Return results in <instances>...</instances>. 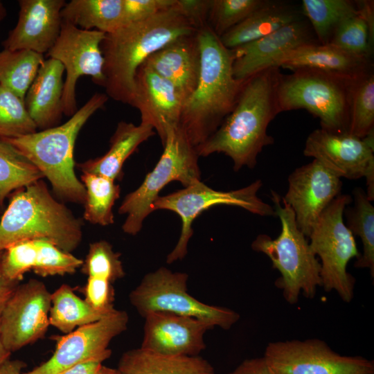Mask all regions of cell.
Wrapping results in <instances>:
<instances>
[{
	"label": "cell",
	"mask_w": 374,
	"mask_h": 374,
	"mask_svg": "<svg viewBox=\"0 0 374 374\" xmlns=\"http://www.w3.org/2000/svg\"><path fill=\"white\" fill-rule=\"evenodd\" d=\"M281 73L278 67L265 69L247 79L231 113L218 129L196 148L206 157L224 153L233 161V170L253 168L264 147L274 143L267 134L269 123L280 111L277 88Z\"/></svg>",
	"instance_id": "6da1fadb"
},
{
	"label": "cell",
	"mask_w": 374,
	"mask_h": 374,
	"mask_svg": "<svg viewBox=\"0 0 374 374\" xmlns=\"http://www.w3.org/2000/svg\"><path fill=\"white\" fill-rule=\"evenodd\" d=\"M197 31L174 5L150 18L105 34L100 48L107 96L133 107L139 66L168 43Z\"/></svg>",
	"instance_id": "7a4b0ae2"
},
{
	"label": "cell",
	"mask_w": 374,
	"mask_h": 374,
	"mask_svg": "<svg viewBox=\"0 0 374 374\" xmlns=\"http://www.w3.org/2000/svg\"><path fill=\"white\" fill-rule=\"evenodd\" d=\"M200 71L197 86L185 102L179 127L195 148L206 142L231 113L244 81L233 73L234 54L207 26L197 31Z\"/></svg>",
	"instance_id": "3957f363"
},
{
	"label": "cell",
	"mask_w": 374,
	"mask_h": 374,
	"mask_svg": "<svg viewBox=\"0 0 374 374\" xmlns=\"http://www.w3.org/2000/svg\"><path fill=\"white\" fill-rule=\"evenodd\" d=\"M106 93H94L62 125L17 138H1L13 145L46 177L63 199L84 204L86 190L74 172L73 151L79 132L108 100Z\"/></svg>",
	"instance_id": "277c9868"
},
{
	"label": "cell",
	"mask_w": 374,
	"mask_h": 374,
	"mask_svg": "<svg viewBox=\"0 0 374 374\" xmlns=\"http://www.w3.org/2000/svg\"><path fill=\"white\" fill-rule=\"evenodd\" d=\"M82 226L40 179L12 195L0 220V252L19 241L46 240L71 253L81 242Z\"/></svg>",
	"instance_id": "5b68a950"
},
{
	"label": "cell",
	"mask_w": 374,
	"mask_h": 374,
	"mask_svg": "<svg viewBox=\"0 0 374 374\" xmlns=\"http://www.w3.org/2000/svg\"><path fill=\"white\" fill-rule=\"evenodd\" d=\"M274 211L281 223L279 235L272 239L260 234L251 243V248L265 254L278 269L280 277L276 285L283 292L285 301L296 304L302 293L313 299L318 287H321V264L312 250L308 238L299 229L291 207L275 191H271Z\"/></svg>",
	"instance_id": "8992f818"
},
{
	"label": "cell",
	"mask_w": 374,
	"mask_h": 374,
	"mask_svg": "<svg viewBox=\"0 0 374 374\" xmlns=\"http://www.w3.org/2000/svg\"><path fill=\"white\" fill-rule=\"evenodd\" d=\"M359 78L310 69L281 74L277 88L280 113L304 109L319 118L321 128L348 133L352 91Z\"/></svg>",
	"instance_id": "52a82bcc"
},
{
	"label": "cell",
	"mask_w": 374,
	"mask_h": 374,
	"mask_svg": "<svg viewBox=\"0 0 374 374\" xmlns=\"http://www.w3.org/2000/svg\"><path fill=\"white\" fill-rule=\"evenodd\" d=\"M163 145L155 167L137 189L125 196L118 208L120 214L127 215L122 226L125 233L134 235L141 231L159 192L168 184L179 181L186 188L200 181L199 155L179 126L168 131Z\"/></svg>",
	"instance_id": "ba28073f"
},
{
	"label": "cell",
	"mask_w": 374,
	"mask_h": 374,
	"mask_svg": "<svg viewBox=\"0 0 374 374\" xmlns=\"http://www.w3.org/2000/svg\"><path fill=\"white\" fill-rule=\"evenodd\" d=\"M188 275L161 267L144 276L130 293L132 306L143 318L154 312L193 317L223 330L230 329L240 314L229 308L208 305L188 292Z\"/></svg>",
	"instance_id": "9c48e42d"
},
{
	"label": "cell",
	"mask_w": 374,
	"mask_h": 374,
	"mask_svg": "<svg viewBox=\"0 0 374 374\" xmlns=\"http://www.w3.org/2000/svg\"><path fill=\"white\" fill-rule=\"evenodd\" d=\"M352 201L350 195H338L321 213L308 238L312 250L321 260V287L327 292L335 291L346 303L353 298L355 283L347 265L360 256L343 219L344 209Z\"/></svg>",
	"instance_id": "30bf717a"
},
{
	"label": "cell",
	"mask_w": 374,
	"mask_h": 374,
	"mask_svg": "<svg viewBox=\"0 0 374 374\" xmlns=\"http://www.w3.org/2000/svg\"><path fill=\"white\" fill-rule=\"evenodd\" d=\"M262 185L261 180H256L246 187L225 192L213 190L199 181L167 195L159 196L153 203V211L169 210L176 213L181 220L179 238L168 255L166 262L171 264L185 258L193 234V222L203 211L213 206H235L260 216H275L274 208L258 196Z\"/></svg>",
	"instance_id": "8fae6325"
},
{
	"label": "cell",
	"mask_w": 374,
	"mask_h": 374,
	"mask_svg": "<svg viewBox=\"0 0 374 374\" xmlns=\"http://www.w3.org/2000/svg\"><path fill=\"white\" fill-rule=\"evenodd\" d=\"M272 374H374V362L341 355L323 341L270 342L263 356Z\"/></svg>",
	"instance_id": "7c38bea8"
},
{
	"label": "cell",
	"mask_w": 374,
	"mask_h": 374,
	"mask_svg": "<svg viewBox=\"0 0 374 374\" xmlns=\"http://www.w3.org/2000/svg\"><path fill=\"white\" fill-rule=\"evenodd\" d=\"M105 37V33L81 29L62 21L60 35L47 54L59 61L66 71L62 94L64 115L71 117L78 109L75 87L80 77L90 76L95 84L104 86V58L100 44Z\"/></svg>",
	"instance_id": "4fadbf2b"
},
{
	"label": "cell",
	"mask_w": 374,
	"mask_h": 374,
	"mask_svg": "<svg viewBox=\"0 0 374 374\" xmlns=\"http://www.w3.org/2000/svg\"><path fill=\"white\" fill-rule=\"evenodd\" d=\"M303 154L319 161L338 177H365L366 196L374 199V132L364 138L316 129L307 137Z\"/></svg>",
	"instance_id": "5bb4252c"
},
{
	"label": "cell",
	"mask_w": 374,
	"mask_h": 374,
	"mask_svg": "<svg viewBox=\"0 0 374 374\" xmlns=\"http://www.w3.org/2000/svg\"><path fill=\"white\" fill-rule=\"evenodd\" d=\"M128 314L114 310L110 314L91 323L78 327L63 336L54 337L56 341L53 355L45 362L26 374H60L83 362L100 358L106 360L112 351L111 341L127 327Z\"/></svg>",
	"instance_id": "9a60e30c"
},
{
	"label": "cell",
	"mask_w": 374,
	"mask_h": 374,
	"mask_svg": "<svg viewBox=\"0 0 374 374\" xmlns=\"http://www.w3.org/2000/svg\"><path fill=\"white\" fill-rule=\"evenodd\" d=\"M51 293L38 280L18 285L0 317V334L6 348L18 350L42 338L49 323Z\"/></svg>",
	"instance_id": "2e32d148"
},
{
	"label": "cell",
	"mask_w": 374,
	"mask_h": 374,
	"mask_svg": "<svg viewBox=\"0 0 374 374\" xmlns=\"http://www.w3.org/2000/svg\"><path fill=\"white\" fill-rule=\"evenodd\" d=\"M341 186V178L316 159L289 175L283 199L294 211L299 229L308 238L321 213L340 195Z\"/></svg>",
	"instance_id": "e0dca14e"
},
{
	"label": "cell",
	"mask_w": 374,
	"mask_h": 374,
	"mask_svg": "<svg viewBox=\"0 0 374 374\" xmlns=\"http://www.w3.org/2000/svg\"><path fill=\"white\" fill-rule=\"evenodd\" d=\"M142 349L166 355L198 356L206 348L204 335L213 328L199 319L154 312L145 317Z\"/></svg>",
	"instance_id": "ac0fdd59"
},
{
	"label": "cell",
	"mask_w": 374,
	"mask_h": 374,
	"mask_svg": "<svg viewBox=\"0 0 374 374\" xmlns=\"http://www.w3.org/2000/svg\"><path fill=\"white\" fill-rule=\"evenodd\" d=\"M184 100L175 87L145 63L135 76L133 107L141 114V123L151 126L162 144L170 129L179 126Z\"/></svg>",
	"instance_id": "d6986e66"
},
{
	"label": "cell",
	"mask_w": 374,
	"mask_h": 374,
	"mask_svg": "<svg viewBox=\"0 0 374 374\" xmlns=\"http://www.w3.org/2000/svg\"><path fill=\"white\" fill-rule=\"evenodd\" d=\"M16 26L3 42V49L48 53L58 38L64 0H19Z\"/></svg>",
	"instance_id": "ffe728a7"
},
{
	"label": "cell",
	"mask_w": 374,
	"mask_h": 374,
	"mask_svg": "<svg viewBox=\"0 0 374 374\" xmlns=\"http://www.w3.org/2000/svg\"><path fill=\"white\" fill-rule=\"evenodd\" d=\"M317 42H319L309 21L303 17L256 41L231 49L234 54L233 76L244 81L271 67L287 51Z\"/></svg>",
	"instance_id": "44dd1931"
},
{
	"label": "cell",
	"mask_w": 374,
	"mask_h": 374,
	"mask_svg": "<svg viewBox=\"0 0 374 374\" xmlns=\"http://www.w3.org/2000/svg\"><path fill=\"white\" fill-rule=\"evenodd\" d=\"M271 67L292 71L310 69L351 78H359L372 70L371 58L350 54L331 44H304L287 51Z\"/></svg>",
	"instance_id": "7402d4cb"
},
{
	"label": "cell",
	"mask_w": 374,
	"mask_h": 374,
	"mask_svg": "<svg viewBox=\"0 0 374 374\" xmlns=\"http://www.w3.org/2000/svg\"><path fill=\"white\" fill-rule=\"evenodd\" d=\"M200 61L196 32L172 41L152 54L144 63L171 82L186 102L197 86Z\"/></svg>",
	"instance_id": "603a6c76"
},
{
	"label": "cell",
	"mask_w": 374,
	"mask_h": 374,
	"mask_svg": "<svg viewBox=\"0 0 374 374\" xmlns=\"http://www.w3.org/2000/svg\"><path fill=\"white\" fill-rule=\"evenodd\" d=\"M64 66L59 61L48 57L39 67L26 94V107L37 129L53 127L61 121L64 114Z\"/></svg>",
	"instance_id": "cb8c5ba5"
},
{
	"label": "cell",
	"mask_w": 374,
	"mask_h": 374,
	"mask_svg": "<svg viewBox=\"0 0 374 374\" xmlns=\"http://www.w3.org/2000/svg\"><path fill=\"white\" fill-rule=\"evenodd\" d=\"M303 17L301 8L290 3L269 1L220 38L226 48L234 49Z\"/></svg>",
	"instance_id": "d4e9b609"
},
{
	"label": "cell",
	"mask_w": 374,
	"mask_h": 374,
	"mask_svg": "<svg viewBox=\"0 0 374 374\" xmlns=\"http://www.w3.org/2000/svg\"><path fill=\"white\" fill-rule=\"evenodd\" d=\"M156 134L154 129L145 124L138 125L121 121L110 139L109 150L103 156L78 163L82 173H91L112 180L119 179L125 161L143 142Z\"/></svg>",
	"instance_id": "484cf974"
},
{
	"label": "cell",
	"mask_w": 374,
	"mask_h": 374,
	"mask_svg": "<svg viewBox=\"0 0 374 374\" xmlns=\"http://www.w3.org/2000/svg\"><path fill=\"white\" fill-rule=\"evenodd\" d=\"M117 370L119 374H215L202 357L161 355L141 348L124 353Z\"/></svg>",
	"instance_id": "4316f807"
},
{
	"label": "cell",
	"mask_w": 374,
	"mask_h": 374,
	"mask_svg": "<svg viewBox=\"0 0 374 374\" xmlns=\"http://www.w3.org/2000/svg\"><path fill=\"white\" fill-rule=\"evenodd\" d=\"M61 16L81 29L110 33L122 26L123 0H71Z\"/></svg>",
	"instance_id": "83f0119b"
},
{
	"label": "cell",
	"mask_w": 374,
	"mask_h": 374,
	"mask_svg": "<svg viewBox=\"0 0 374 374\" xmlns=\"http://www.w3.org/2000/svg\"><path fill=\"white\" fill-rule=\"evenodd\" d=\"M51 301L49 323L64 334L97 321L112 312L94 309L84 299L78 296L66 284L62 285L51 293Z\"/></svg>",
	"instance_id": "f1b7e54d"
},
{
	"label": "cell",
	"mask_w": 374,
	"mask_h": 374,
	"mask_svg": "<svg viewBox=\"0 0 374 374\" xmlns=\"http://www.w3.org/2000/svg\"><path fill=\"white\" fill-rule=\"evenodd\" d=\"M354 204L347 206L344 211L346 217V226L355 236H359L363 246L362 253L357 258L354 266L368 268L374 277V207L366 192L355 188L353 192Z\"/></svg>",
	"instance_id": "f546056e"
},
{
	"label": "cell",
	"mask_w": 374,
	"mask_h": 374,
	"mask_svg": "<svg viewBox=\"0 0 374 374\" xmlns=\"http://www.w3.org/2000/svg\"><path fill=\"white\" fill-rule=\"evenodd\" d=\"M44 60L43 54L32 51L3 49L0 51V85L24 100Z\"/></svg>",
	"instance_id": "4dcf8cb0"
},
{
	"label": "cell",
	"mask_w": 374,
	"mask_h": 374,
	"mask_svg": "<svg viewBox=\"0 0 374 374\" xmlns=\"http://www.w3.org/2000/svg\"><path fill=\"white\" fill-rule=\"evenodd\" d=\"M301 10L320 44H329L345 19L357 13L355 1L349 0H303Z\"/></svg>",
	"instance_id": "1f68e13d"
},
{
	"label": "cell",
	"mask_w": 374,
	"mask_h": 374,
	"mask_svg": "<svg viewBox=\"0 0 374 374\" xmlns=\"http://www.w3.org/2000/svg\"><path fill=\"white\" fill-rule=\"evenodd\" d=\"M81 182L86 190L84 218L101 226L114 223L113 206L119 198L121 188L115 181L91 173H82Z\"/></svg>",
	"instance_id": "d6a6232c"
},
{
	"label": "cell",
	"mask_w": 374,
	"mask_h": 374,
	"mask_svg": "<svg viewBox=\"0 0 374 374\" xmlns=\"http://www.w3.org/2000/svg\"><path fill=\"white\" fill-rule=\"evenodd\" d=\"M42 177L35 165L10 143L0 138V205L12 191Z\"/></svg>",
	"instance_id": "836d02e7"
},
{
	"label": "cell",
	"mask_w": 374,
	"mask_h": 374,
	"mask_svg": "<svg viewBox=\"0 0 374 374\" xmlns=\"http://www.w3.org/2000/svg\"><path fill=\"white\" fill-rule=\"evenodd\" d=\"M374 132V73L359 78L352 91L348 134L364 138Z\"/></svg>",
	"instance_id": "e575fe53"
},
{
	"label": "cell",
	"mask_w": 374,
	"mask_h": 374,
	"mask_svg": "<svg viewBox=\"0 0 374 374\" xmlns=\"http://www.w3.org/2000/svg\"><path fill=\"white\" fill-rule=\"evenodd\" d=\"M24 100L0 85V138H17L37 132Z\"/></svg>",
	"instance_id": "d590c367"
},
{
	"label": "cell",
	"mask_w": 374,
	"mask_h": 374,
	"mask_svg": "<svg viewBox=\"0 0 374 374\" xmlns=\"http://www.w3.org/2000/svg\"><path fill=\"white\" fill-rule=\"evenodd\" d=\"M374 34L358 13L342 21L329 42L350 54L371 58Z\"/></svg>",
	"instance_id": "8d00e7d4"
},
{
	"label": "cell",
	"mask_w": 374,
	"mask_h": 374,
	"mask_svg": "<svg viewBox=\"0 0 374 374\" xmlns=\"http://www.w3.org/2000/svg\"><path fill=\"white\" fill-rule=\"evenodd\" d=\"M268 0H211L208 24L221 37L251 14L267 3Z\"/></svg>",
	"instance_id": "74e56055"
},
{
	"label": "cell",
	"mask_w": 374,
	"mask_h": 374,
	"mask_svg": "<svg viewBox=\"0 0 374 374\" xmlns=\"http://www.w3.org/2000/svg\"><path fill=\"white\" fill-rule=\"evenodd\" d=\"M120 256L108 242H93L89 245L82 270L88 277L105 279L112 283L125 276Z\"/></svg>",
	"instance_id": "f35d334b"
},
{
	"label": "cell",
	"mask_w": 374,
	"mask_h": 374,
	"mask_svg": "<svg viewBox=\"0 0 374 374\" xmlns=\"http://www.w3.org/2000/svg\"><path fill=\"white\" fill-rule=\"evenodd\" d=\"M37 255L33 270L42 277L73 274L83 260L65 252L46 240H35Z\"/></svg>",
	"instance_id": "ab89813d"
},
{
	"label": "cell",
	"mask_w": 374,
	"mask_h": 374,
	"mask_svg": "<svg viewBox=\"0 0 374 374\" xmlns=\"http://www.w3.org/2000/svg\"><path fill=\"white\" fill-rule=\"evenodd\" d=\"M37 255L35 240L17 242L3 251L0 269L6 278L19 282L26 272L33 269Z\"/></svg>",
	"instance_id": "60d3db41"
},
{
	"label": "cell",
	"mask_w": 374,
	"mask_h": 374,
	"mask_svg": "<svg viewBox=\"0 0 374 374\" xmlns=\"http://www.w3.org/2000/svg\"><path fill=\"white\" fill-rule=\"evenodd\" d=\"M175 0H123L122 26L143 21L171 8Z\"/></svg>",
	"instance_id": "b9f144b4"
},
{
	"label": "cell",
	"mask_w": 374,
	"mask_h": 374,
	"mask_svg": "<svg viewBox=\"0 0 374 374\" xmlns=\"http://www.w3.org/2000/svg\"><path fill=\"white\" fill-rule=\"evenodd\" d=\"M84 292V300L94 309L107 313L115 310V293L109 281L100 278L88 277Z\"/></svg>",
	"instance_id": "7bdbcfd3"
},
{
	"label": "cell",
	"mask_w": 374,
	"mask_h": 374,
	"mask_svg": "<svg viewBox=\"0 0 374 374\" xmlns=\"http://www.w3.org/2000/svg\"><path fill=\"white\" fill-rule=\"evenodd\" d=\"M211 0H175V6L197 30L207 26Z\"/></svg>",
	"instance_id": "ee69618b"
},
{
	"label": "cell",
	"mask_w": 374,
	"mask_h": 374,
	"mask_svg": "<svg viewBox=\"0 0 374 374\" xmlns=\"http://www.w3.org/2000/svg\"><path fill=\"white\" fill-rule=\"evenodd\" d=\"M228 374H272L264 357L247 359Z\"/></svg>",
	"instance_id": "f6af8a7d"
},
{
	"label": "cell",
	"mask_w": 374,
	"mask_h": 374,
	"mask_svg": "<svg viewBox=\"0 0 374 374\" xmlns=\"http://www.w3.org/2000/svg\"><path fill=\"white\" fill-rule=\"evenodd\" d=\"M104 361L100 358L87 360L77 364L60 374H96Z\"/></svg>",
	"instance_id": "bcb514c9"
},
{
	"label": "cell",
	"mask_w": 374,
	"mask_h": 374,
	"mask_svg": "<svg viewBox=\"0 0 374 374\" xmlns=\"http://www.w3.org/2000/svg\"><path fill=\"white\" fill-rule=\"evenodd\" d=\"M18 283L6 278L0 269V317L8 301L18 286Z\"/></svg>",
	"instance_id": "7dc6e473"
},
{
	"label": "cell",
	"mask_w": 374,
	"mask_h": 374,
	"mask_svg": "<svg viewBox=\"0 0 374 374\" xmlns=\"http://www.w3.org/2000/svg\"><path fill=\"white\" fill-rule=\"evenodd\" d=\"M26 364L21 360H10V359L0 366V374H26L22 370Z\"/></svg>",
	"instance_id": "c3c4849f"
},
{
	"label": "cell",
	"mask_w": 374,
	"mask_h": 374,
	"mask_svg": "<svg viewBox=\"0 0 374 374\" xmlns=\"http://www.w3.org/2000/svg\"><path fill=\"white\" fill-rule=\"evenodd\" d=\"M11 353L4 346L0 334V366L10 359Z\"/></svg>",
	"instance_id": "681fc988"
},
{
	"label": "cell",
	"mask_w": 374,
	"mask_h": 374,
	"mask_svg": "<svg viewBox=\"0 0 374 374\" xmlns=\"http://www.w3.org/2000/svg\"><path fill=\"white\" fill-rule=\"evenodd\" d=\"M96 374H119L117 369H114L102 365Z\"/></svg>",
	"instance_id": "f907efd6"
},
{
	"label": "cell",
	"mask_w": 374,
	"mask_h": 374,
	"mask_svg": "<svg viewBox=\"0 0 374 374\" xmlns=\"http://www.w3.org/2000/svg\"><path fill=\"white\" fill-rule=\"evenodd\" d=\"M6 16V10L3 3L0 1V23Z\"/></svg>",
	"instance_id": "816d5d0a"
},
{
	"label": "cell",
	"mask_w": 374,
	"mask_h": 374,
	"mask_svg": "<svg viewBox=\"0 0 374 374\" xmlns=\"http://www.w3.org/2000/svg\"><path fill=\"white\" fill-rule=\"evenodd\" d=\"M2 253H3V251L0 252V259H1V255H2Z\"/></svg>",
	"instance_id": "f5cc1de1"
}]
</instances>
